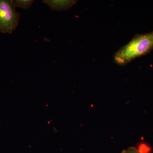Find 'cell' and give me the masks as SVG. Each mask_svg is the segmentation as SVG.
I'll list each match as a JSON object with an SVG mask.
<instances>
[{
	"instance_id": "cell-1",
	"label": "cell",
	"mask_w": 153,
	"mask_h": 153,
	"mask_svg": "<svg viewBox=\"0 0 153 153\" xmlns=\"http://www.w3.org/2000/svg\"><path fill=\"white\" fill-rule=\"evenodd\" d=\"M153 49V31L137 34L115 53L114 61L118 65L124 66L137 57L147 55Z\"/></svg>"
},
{
	"instance_id": "cell-2",
	"label": "cell",
	"mask_w": 153,
	"mask_h": 153,
	"mask_svg": "<svg viewBox=\"0 0 153 153\" xmlns=\"http://www.w3.org/2000/svg\"><path fill=\"white\" fill-rule=\"evenodd\" d=\"M12 1L0 0V33L11 34L19 24L21 14Z\"/></svg>"
},
{
	"instance_id": "cell-3",
	"label": "cell",
	"mask_w": 153,
	"mask_h": 153,
	"mask_svg": "<svg viewBox=\"0 0 153 153\" xmlns=\"http://www.w3.org/2000/svg\"><path fill=\"white\" fill-rule=\"evenodd\" d=\"M77 1H58V0H44L43 3L49 6L52 11L66 10L71 8Z\"/></svg>"
},
{
	"instance_id": "cell-4",
	"label": "cell",
	"mask_w": 153,
	"mask_h": 153,
	"mask_svg": "<svg viewBox=\"0 0 153 153\" xmlns=\"http://www.w3.org/2000/svg\"><path fill=\"white\" fill-rule=\"evenodd\" d=\"M15 7H19L24 9H28L32 6L33 0H11Z\"/></svg>"
},
{
	"instance_id": "cell-5",
	"label": "cell",
	"mask_w": 153,
	"mask_h": 153,
	"mask_svg": "<svg viewBox=\"0 0 153 153\" xmlns=\"http://www.w3.org/2000/svg\"><path fill=\"white\" fill-rule=\"evenodd\" d=\"M139 153H152L151 146L146 143H140L136 148Z\"/></svg>"
},
{
	"instance_id": "cell-6",
	"label": "cell",
	"mask_w": 153,
	"mask_h": 153,
	"mask_svg": "<svg viewBox=\"0 0 153 153\" xmlns=\"http://www.w3.org/2000/svg\"><path fill=\"white\" fill-rule=\"evenodd\" d=\"M122 153H139L137 152L136 148L134 147H131L128 148L126 150L123 151Z\"/></svg>"
},
{
	"instance_id": "cell-7",
	"label": "cell",
	"mask_w": 153,
	"mask_h": 153,
	"mask_svg": "<svg viewBox=\"0 0 153 153\" xmlns=\"http://www.w3.org/2000/svg\"></svg>"
}]
</instances>
